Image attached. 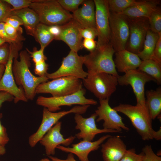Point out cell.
<instances>
[{
    "instance_id": "obj_1",
    "label": "cell",
    "mask_w": 161,
    "mask_h": 161,
    "mask_svg": "<svg viewBox=\"0 0 161 161\" xmlns=\"http://www.w3.org/2000/svg\"><path fill=\"white\" fill-rule=\"evenodd\" d=\"M27 51H21L19 54V59L15 58L13 60L12 71L15 82L22 87L28 100L33 99L35 90L40 84L47 81L46 77H37L31 72L30 55Z\"/></svg>"
},
{
    "instance_id": "obj_2",
    "label": "cell",
    "mask_w": 161,
    "mask_h": 161,
    "mask_svg": "<svg viewBox=\"0 0 161 161\" xmlns=\"http://www.w3.org/2000/svg\"><path fill=\"white\" fill-rule=\"evenodd\" d=\"M113 108L117 112L125 115L130 119L143 140H161V129L158 131L153 129L152 120L147 108L127 104H120Z\"/></svg>"
},
{
    "instance_id": "obj_3",
    "label": "cell",
    "mask_w": 161,
    "mask_h": 161,
    "mask_svg": "<svg viewBox=\"0 0 161 161\" xmlns=\"http://www.w3.org/2000/svg\"><path fill=\"white\" fill-rule=\"evenodd\" d=\"M115 52L109 43L99 47L83 56L84 64L88 74L106 73L118 77L113 56Z\"/></svg>"
},
{
    "instance_id": "obj_4",
    "label": "cell",
    "mask_w": 161,
    "mask_h": 161,
    "mask_svg": "<svg viewBox=\"0 0 161 161\" xmlns=\"http://www.w3.org/2000/svg\"><path fill=\"white\" fill-rule=\"evenodd\" d=\"M29 7L37 14L40 23L47 26L62 25L73 18L57 0H32Z\"/></svg>"
},
{
    "instance_id": "obj_5",
    "label": "cell",
    "mask_w": 161,
    "mask_h": 161,
    "mask_svg": "<svg viewBox=\"0 0 161 161\" xmlns=\"http://www.w3.org/2000/svg\"><path fill=\"white\" fill-rule=\"evenodd\" d=\"M83 82L84 86L99 100L109 99L118 84L117 77L106 73L88 74Z\"/></svg>"
},
{
    "instance_id": "obj_6",
    "label": "cell",
    "mask_w": 161,
    "mask_h": 161,
    "mask_svg": "<svg viewBox=\"0 0 161 161\" xmlns=\"http://www.w3.org/2000/svg\"><path fill=\"white\" fill-rule=\"evenodd\" d=\"M80 79L74 77H63L41 83L37 87L36 94L49 93L57 97L73 94L82 88Z\"/></svg>"
},
{
    "instance_id": "obj_7",
    "label": "cell",
    "mask_w": 161,
    "mask_h": 161,
    "mask_svg": "<svg viewBox=\"0 0 161 161\" xmlns=\"http://www.w3.org/2000/svg\"><path fill=\"white\" fill-rule=\"evenodd\" d=\"M85 89L82 88L73 94L64 96L49 97L40 96L37 98L36 102L37 105L43 106L52 112L60 110L61 107L63 106L96 105L97 102L96 100L85 97Z\"/></svg>"
},
{
    "instance_id": "obj_8",
    "label": "cell",
    "mask_w": 161,
    "mask_h": 161,
    "mask_svg": "<svg viewBox=\"0 0 161 161\" xmlns=\"http://www.w3.org/2000/svg\"><path fill=\"white\" fill-rule=\"evenodd\" d=\"M9 44L10 47V55L5 65L4 72L0 80V91L6 92L12 95L14 97L15 103L20 101L26 102L28 100L22 88L18 87L16 84L12 71L13 59L19 56L18 51L21 48V44Z\"/></svg>"
},
{
    "instance_id": "obj_9",
    "label": "cell",
    "mask_w": 161,
    "mask_h": 161,
    "mask_svg": "<svg viewBox=\"0 0 161 161\" xmlns=\"http://www.w3.org/2000/svg\"><path fill=\"white\" fill-rule=\"evenodd\" d=\"M90 106L89 105L76 106L68 111L55 112L44 108L41 123L36 131L29 137V143L32 147H34L44 136L59 120L68 114L73 113L82 114L85 113Z\"/></svg>"
},
{
    "instance_id": "obj_10",
    "label": "cell",
    "mask_w": 161,
    "mask_h": 161,
    "mask_svg": "<svg viewBox=\"0 0 161 161\" xmlns=\"http://www.w3.org/2000/svg\"><path fill=\"white\" fill-rule=\"evenodd\" d=\"M117 80L118 84L120 85L131 86L136 97V105L147 108L144 87L148 82L155 81L153 78L137 69L128 71L123 75H119Z\"/></svg>"
},
{
    "instance_id": "obj_11",
    "label": "cell",
    "mask_w": 161,
    "mask_h": 161,
    "mask_svg": "<svg viewBox=\"0 0 161 161\" xmlns=\"http://www.w3.org/2000/svg\"><path fill=\"white\" fill-rule=\"evenodd\" d=\"M109 21L110 44L115 52L126 49L129 34L127 17L110 12Z\"/></svg>"
},
{
    "instance_id": "obj_12",
    "label": "cell",
    "mask_w": 161,
    "mask_h": 161,
    "mask_svg": "<svg viewBox=\"0 0 161 161\" xmlns=\"http://www.w3.org/2000/svg\"><path fill=\"white\" fill-rule=\"evenodd\" d=\"M83 56H79L78 52L70 50L68 55L64 58L58 69L51 73H48L46 77L49 79L71 76L83 79L88 75L83 69Z\"/></svg>"
},
{
    "instance_id": "obj_13",
    "label": "cell",
    "mask_w": 161,
    "mask_h": 161,
    "mask_svg": "<svg viewBox=\"0 0 161 161\" xmlns=\"http://www.w3.org/2000/svg\"><path fill=\"white\" fill-rule=\"evenodd\" d=\"M127 17L129 34L126 49L137 54L143 49L146 34L150 29L148 20L143 17Z\"/></svg>"
},
{
    "instance_id": "obj_14",
    "label": "cell",
    "mask_w": 161,
    "mask_h": 161,
    "mask_svg": "<svg viewBox=\"0 0 161 161\" xmlns=\"http://www.w3.org/2000/svg\"><path fill=\"white\" fill-rule=\"evenodd\" d=\"M95 10V23L97 33V47L110 43V11L107 0H94Z\"/></svg>"
},
{
    "instance_id": "obj_15",
    "label": "cell",
    "mask_w": 161,
    "mask_h": 161,
    "mask_svg": "<svg viewBox=\"0 0 161 161\" xmlns=\"http://www.w3.org/2000/svg\"><path fill=\"white\" fill-rule=\"evenodd\" d=\"M109 99H100V105L95 111L98 118L97 122L102 120L104 122L103 129L112 130L121 133L122 130L129 131V128L123 123L122 118L109 104Z\"/></svg>"
},
{
    "instance_id": "obj_16",
    "label": "cell",
    "mask_w": 161,
    "mask_h": 161,
    "mask_svg": "<svg viewBox=\"0 0 161 161\" xmlns=\"http://www.w3.org/2000/svg\"><path fill=\"white\" fill-rule=\"evenodd\" d=\"M97 116L95 113L90 116L85 118L80 114H75L74 119L76 125V129L80 132L75 134V136L79 139L92 141L95 136L98 134L106 133H118L117 131L104 129L97 128L95 119Z\"/></svg>"
},
{
    "instance_id": "obj_17",
    "label": "cell",
    "mask_w": 161,
    "mask_h": 161,
    "mask_svg": "<svg viewBox=\"0 0 161 161\" xmlns=\"http://www.w3.org/2000/svg\"><path fill=\"white\" fill-rule=\"evenodd\" d=\"M62 122L58 121L49 129L40 141V143L45 147L47 155H54L57 146L62 145L67 146L74 141L76 137L71 136L65 138L61 133Z\"/></svg>"
},
{
    "instance_id": "obj_18",
    "label": "cell",
    "mask_w": 161,
    "mask_h": 161,
    "mask_svg": "<svg viewBox=\"0 0 161 161\" xmlns=\"http://www.w3.org/2000/svg\"><path fill=\"white\" fill-rule=\"evenodd\" d=\"M82 27L73 18L61 25V31L55 40L62 41L66 44L70 50L78 52L83 48L82 38L80 29Z\"/></svg>"
},
{
    "instance_id": "obj_19",
    "label": "cell",
    "mask_w": 161,
    "mask_h": 161,
    "mask_svg": "<svg viewBox=\"0 0 161 161\" xmlns=\"http://www.w3.org/2000/svg\"><path fill=\"white\" fill-rule=\"evenodd\" d=\"M111 136L106 134L93 142L83 140L77 143L72 144V147L59 145L56 148L62 151L76 155L80 161H89L88 155L90 153L97 150L100 145Z\"/></svg>"
},
{
    "instance_id": "obj_20",
    "label": "cell",
    "mask_w": 161,
    "mask_h": 161,
    "mask_svg": "<svg viewBox=\"0 0 161 161\" xmlns=\"http://www.w3.org/2000/svg\"><path fill=\"white\" fill-rule=\"evenodd\" d=\"M103 161H120L126 153V146L119 136H112L101 145Z\"/></svg>"
},
{
    "instance_id": "obj_21",
    "label": "cell",
    "mask_w": 161,
    "mask_h": 161,
    "mask_svg": "<svg viewBox=\"0 0 161 161\" xmlns=\"http://www.w3.org/2000/svg\"><path fill=\"white\" fill-rule=\"evenodd\" d=\"M81 6L72 13L73 18L83 28L96 29L94 0H84Z\"/></svg>"
},
{
    "instance_id": "obj_22",
    "label": "cell",
    "mask_w": 161,
    "mask_h": 161,
    "mask_svg": "<svg viewBox=\"0 0 161 161\" xmlns=\"http://www.w3.org/2000/svg\"><path fill=\"white\" fill-rule=\"evenodd\" d=\"M114 61L117 70L124 73L130 70L137 69L142 62L137 54L126 49L115 52Z\"/></svg>"
},
{
    "instance_id": "obj_23",
    "label": "cell",
    "mask_w": 161,
    "mask_h": 161,
    "mask_svg": "<svg viewBox=\"0 0 161 161\" xmlns=\"http://www.w3.org/2000/svg\"><path fill=\"white\" fill-rule=\"evenodd\" d=\"M158 0H140L120 13L130 18H148L152 12L160 4Z\"/></svg>"
},
{
    "instance_id": "obj_24",
    "label": "cell",
    "mask_w": 161,
    "mask_h": 161,
    "mask_svg": "<svg viewBox=\"0 0 161 161\" xmlns=\"http://www.w3.org/2000/svg\"><path fill=\"white\" fill-rule=\"evenodd\" d=\"M12 15L19 17L23 22L27 33L33 37L36 28L40 22L38 15L33 10L27 7L13 10Z\"/></svg>"
},
{
    "instance_id": "obj_25",
    "label": "cell",
    "mask_w": 161,
    "mask_h": 161,
    "mask_svg": "<svg viewBox=\"0 0 161 161\" xmlns=\"http://www.w3.org/2000/svg\"><path fill=\"white\" fill-rule=\"evenodd\" d=\"M146 104L151 120L160 118L161 112V88L147 90L145 93Z\"/></svg>"
},
{
    "instance_id": "obj_26",
    "label": "cell",
    "mask_w": 161,
    "mask_h": 161,
    "mask_svg": "<svg viewBox=\"0 0 161 161\" xmlns=\"http://www.w3.org/2000/svg\"><path fill=\"white\" fill-rule=\"evenodd\" d=\"M160 34L155 33L150 29L148 31L143 49L137 54L142 61L151 58Z\"/></svg>"
},
{
    "instance_id": "obj_27",
    "label": "cell",
    "mask_w": 161,
    "mask_h": 161,
    "mask_svg": "<svg viewBox=\"0 0 161 161\" xmlns=\"http://www.w3.org/2000/svg\"><path fill=\"white\" fill-rule=\"evenodd\" d=\"M137 69L153 78L158 85L161 83V64L151 59L142 61Z\"/></svg>"
},
{
    "instance_id": "obj_28",
    "label": "cell",
    "mask_w": 161,
    "mask_h": 161,
    "mask_svg": "<svg viewBox=\"0 0 161 161\" xmlns=\"http://www.w3.org/2000/svg\"><path fill=\"white\" fill-rule=\"evenodd\" d=\"M48 26L40 23L37 25L33 37L40 45L41 48L45 49L50 43L55 39L54 37L49 32Z\"/></svg>"
},
{
    "instance_id": "obj_29",
    "label": "cell",
    "mask_w": 161,
    "mask_h": 161,
    "mask_svg": "<svg viewBox=\"0 0 161 161\" xmlns=\"http://www.w3.org/2000/svg\"><path fill=\"white\" fill-rule=\"evenodd\" d=\"M110 12L120 14L129 7L138 3L135 0H107Z\"/></svg>"
},
{
    "instance_id": "obj_30",
    "label": "cell",
    "mask_w": 161,
    "mask_h": 161,
    "mask_svg": "<svg viewBox=\"0 0 161 161\" xmlns=\"http://www.w3.org/2000/svg\"><path fill=\"white\" fill-rule=\"evenodd\" d=\"M148 20L150 29L152 32L161 33V11L160 8L157 7L151 13Z\"/></svg>"
},
{
    "instance_id": "obj_31",
    "label": "cell",
    "mask_w": 161,
    "mask_h": 161,
    "mask_svg": "<svg viewBox=\"0 0 161 161\" xmlns=\"http://www.w3.org/2000/svg\"><path fill=\"white\" fill-rule=\"evenodd\" d=\"M84 0H58L57 1L65 10L73 13L76 10Z\"/></svg>"
},
{
    "instance_id": "obj_32",
    "label": "cell",
    "mask_w": 161,
    "mask_h": 161,
    "mask_svg": "<svg viewBox=\"0 0 161 161\" xmlns=\"http://www.w3.org/2000/svg\"><path fill=\"white\" fill-rule=\"evenodd\" d=\"M4 28L7 35L16 43H21L25 40L21 33L9 24L4 23Z\"/></svg>"
},
{
    "instance_id": "obj_33",
    "label": "cell",
    "mask_w": 161,
    "mask_h": 161,
    "mask_svg": "<svg viewBox=\"0 0 161 161\" xmlns=\"http://www.w3.org/2000/svg\"><path fill=\"white\" fill-rule=\"evenodd\" d=\"M142 161H161V157L156 154L150 145H146L143 148Z\"/></svg>"
},
{
    "instance_id": "obj_34",
    "label": "cell",
    "mask_w": 161,
    "mask_h": 161,
    "mask_svg": "<svg viewBox=\"0 0 161 161\" xmlns=\"http://www.w3.org/2000/svg\"><path fill=\"white\" fill-rule=\"evenodd\" d=\"M13 11L10 5L4 0H0V22H4L7 18L11 16Z\"/></svg>"
},
{
    "instance_id": "obj_35",
    "label": "cell",
    "mask_w": 161,
    "mask_h": 161,
    "mask_svg": "<svg viewBox=\"0 0 161 161\" xmlns=\"http://www.w3.org/2000/svg\"><path fill=\"white\" fill-rule=\"evenodd\" d=\"M4 1L12 6L13 10H18L29 7L32 1L30 0H4Z\"/></svg>"
},
{
    "instance_id": "obj_36",
    "label": "cell",
    "mask_w": 161,
    "mask_h": 161,
    "mask_svg": "<svg viewBox=\"0 0 161 161\" xmlns=\"http://www.w3.org/2000/svg\"><path fill=\"white\" fill-rule=\"evenodd\" d=\"M143 158L142 152L137 154L136 153L135 150L132 148L127 150L120 161H142Z\"/></svg>"
},
{
    "instance_id": "obj_37",
    "label": "cell",
    "mask_w": 161,
    "mask_h": 161,
    "mask_svg": "<svg viewBox=\"0 0 161 161\" xmlns=\"http://www.w3.org/2000/svg\"><path fill=\"white\" fill-rule=\"evenodd\" d=\"M10 47L9 43L6 42L0 46V64L6 65L10 57Z\"/></svg>"
},
{
    "instance_id": "obj_38",
    "label": "cell",
    "mask_w": 161,
    "mask_h": 161,
    "mask_svg": "<svg viewBox=\"0 0 161 161\" xmlns=\"http://www.w3.org/2000/svg\"><path fill=\"white\" fill-rule=\"evenodd\" d=\"M27 51L30 55V57L32 58V61L35 64L41 62L45 61L47 58L44 55V49L41 48L39 50L34 49L33 52H31L27 48H26Z\"/></svg>"
},
{
    "instance_id": "obj_39",
    "label": "cell",
    "mask_w": 161,
    "mask_h": 161,
    "mask_svg": "<svg viewBox=\"0 0 161 161\" xmlns=\"http://www.w3.org/2000/svg\"><path fill=\"white\" fill-rule=\"evenodd\" d=\"M4 22L9 24L22 34L23 29L21 26L23 25V24L21 20L18 17L14 15L9 16L5 19Z\"/></svg>"
},
{
    "instance_id": "obj_40",
    "label": "cell",
    "mask_w": 161,
    "mask_h": 161,
    "mask_svg": "<svg viewBox=\"0 0 161 161\" xmlns=\"http://www.w3.org/2000/svg\"><path fill=\"white\" fill-rule=\"evenodd\" d=\"M48 65L45 62L43 61L35 64L34 72L35 74L39 77H46L48 73Z\"/></svg>"
},
{
    "instance_id": "obj_41",
    "label": "cell",
    "mask_w": 161,
    "mask_h": 161,
    "mask_svg": "<svg viewBox=\"0 0 161 161\" xmlns=\"http://www.w3.org/2000/svg\"><path fill=\"white\" fill-rule=\"evenodd\" d=\"M81 35L82 38L94 39L97 36L96 29L91 28H84L80 29Z\"/></svg>"
},
{
    "instance_id": "obj_42",
    "label": "cell",
    "mask_w": 161,
    "mask_h": 161,
    "mask_svg": "<svg viewBox=\"0 0 161 161\" xmlns=\"http://www.w3.org/2000/svg\"><path fill=\"white\" fill-rule=\"evenodd\" d=\"M150 59L161 64V34L160 35L153 54Z\"/></svg>"
},
{
    "instance_id": "obj_43",
    "label": "cell",
    "mask_w": 161,
    "mask_h": 161,
    "mask_svg": "<svg viewBox=\"0 0 161 161\" xmlns=\"http://www.w3.org/2000/svg\"><path fill=\"white\" fill-rule=\"evenodd\" d=\"M83 47L90 51V52L94 51L97 47V41L94 39L84 38L82 41Z\"/></svg>"
},
{
    "instance_id": "obj_44",
    "label": "cell",
    "mask_w": 161,
    "mask_h": 161,
    "mask_svg": "<svg viewBox=\"0 0 161 161\" xmlns=\"http://www.w3.org/2000/svg\"><path fill=\"white\" fill-rule=\"evenodd\" d=\"M4 23L0 22V38L4 39L9 44L18 43L14 41L7 34L4 29Z\"/></svg>"
},
{
    "instance_id": "obj_45",
    "label": "cell",
    "mask_w": 161,
    "mask_h": 161,
    "mask_svg": "<svg viewBox=\"0 0 161 161\" xmlns=\"http://www.w3.org/2000/svg\"><path fill=\"white\" fill-rule=\"evenodd\" d=\"M14 97L8 93L0 91V108L3 103L6 101H11L14 100Z\"/></svg>"
},
{
    "instance_id": "obj_46",
    "label": "cell",
    "mask_w": 161,
    "mask_h": 161,
    "mask_svg": "<svg viewBox=\"0 0 161 161\" xmlns=\"http://www.w3.org/2000/svg\"><path fill=\"white\" fill-rule=\"evenodd\" d=\"M48 30L55 38V40L60 34L61 31V26L53 25L48 26Z\"/></svg>"
},
{
    "instance_id": "obj_47",
    "label": "cell",
    "mask_w": 161,
    "mask_h": 161,
    "mask_svg": "<svg viewBox=\"0 0 161 161\" xmlns=\"http://www.w3.org/2000/svg\"><path fill=\"white\" fill-rule=\"evenodd\" d=\"M0 138L5 145L9 141V138L7 137L6 129L2 125L0 120Z\"/></svg>"
},
{
    "instance_id": "obj_48",
    "label": "cell",
    "mask_w": 161,
    "mask_h": 161,
    "mask_svg": "<svg viewBox=\"0 0 161 161\" xmlns=\"http://www.w3.org/2000/svg\"><path fill=\"white\" fill-rule=\"evenodd\" d=\"M48 157L53 161H77L75 159L74 154L71 153H69L67 158L65 160L61 159L51 156H49Z\"/></svg>"
},
{
    "instance_id": "obj_49",
    "label": "cell",
    "mask_w": 161,
    "mask_h": 161,
    "mask_svg": "<svg viewBox=\"0 0 161 161\" xmlns=\"http://www.w3.org/2000/svg\"><path fill=\"white\" fill-rule=\"evenodd\" d=\"M5 69V65L0 64V80L3 75Z\"/></svg>"
},
{
    "instance_id": "obj_50",
    "label": "cell",
    "mask_w": 161,
    "mask_h": 161,
    "mask_svg": "<svg viewBox=\"0 0 161 161\" xmlns=\"http://www.w3.org/2000/svg\"><path fill=\"white\" fill-rule=\"evenodd\" d=\"M6 153V149L4 146L0 145V155H3Z\"/></svg>"
},
{
    "instance_id": "obj_51",
    "label": "cell",
    "mask_w": 161,
    "mask_h": 161,
    "mask_svg": "<svg viewBox=\"0 0 161 161\" xmlns=\"http://www.w3.org/2000/svg\"><path fill=\"white\" fill-rule=\"evenodd\" d=\"M39 161H53L52 160H50L47 158H44L42 159Z\"/></svg>"
},
{
    "instance_id": "obj_52",
    "label": "cell",
    "mask_w": 161,
    "mask_h": 161,
    "mask_svg": "<svg viewBox=\"0 0 161 161\" xmlns=\"http://www.w3.org/2000/svg\"><path fill=\"white\" fill-rule=\"evenodd\" d=\"M6 42L2 38H0V46Z\"/></svg>"
},
{
    "instance_id": "obj_53",
    "label": "cell",
    "mask_w": 161,
    "mask_h": 161,
    "mask_svg": "<svg viewBox=\"0 0 161 161\" xmlns=\"http://www.w3.org/2000/svg\"><path fill=\"white\" fill-rule=\"evenodd\" d=\"M0 145H2V146H4V143L0 139Z\"/></svg>"
}]
</instances>
